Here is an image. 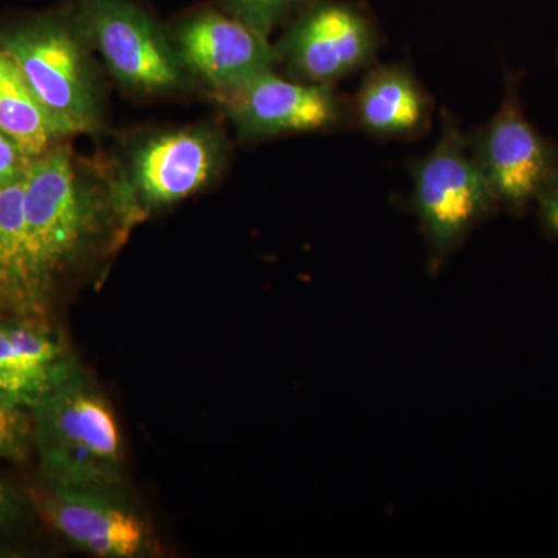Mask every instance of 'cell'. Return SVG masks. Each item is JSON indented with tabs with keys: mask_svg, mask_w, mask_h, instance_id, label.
<instances>
[{
	"mask_svg": "<svg viewBox=\"0 0 558 558\" xmlns=\"http://www.w3.org/2000/svg\"><path fill=\"white\" fill-rule=\"evenodd\" d=\"M21 515V501L5 483L0 481V531Z\"/></svg>",
	"mask_w": 558,
	"mask_h": 558,
	"instance_id": "ffe728a7",
	"label": "cell"
},
{
	"mask_svg": "<svg viewBox=\"0 0 558 558\" xmlns=\"http://www.w3.org/2000/svg\"><path fill=\"white\" fill-rule=\"evenodd\" d=\"M32 160L10 135L0 131V189L24 179Z\"/></svg>",
	"mask_w": 558,
	"mask_h": 558,
	"instance_id": "ac0fdd59",
	"label": "cell"
},
{
	"mask_svg": "<svg viewBox=\"0 0 558 558\" xmlns=\"http://www.w3.org/2000/svg\"><path fill=\"white\" fill-rule=\"evenodd\" d=\"M523 70H505V94L495 116L468 135L470 150L499 207L523 215L558 170V146L543 137L524 109Z\"/></svg>",
	"mask_w": 558,
	"mask_h": 558,
	"instance_id": "8992f818",
	"label": "cell"
},
{
	"mask_svg": "<svg viewBox=\"0 0 558 558\" xmlns=\"http://www.w3.org/2000/svg\"><path fill=\"white\" fill-rule=\"evenodd\" d=\"M120 165L53 146L24 175V226L33 289L47 312L61 279L113 252L145 219Z\"/></svg>",
	"mask_w": 558,
	"mask_h": 558,
	"instance_id": "6da1fadb",
	"label": "cell"
},
{
	"mask_svg": "<svg viewBox=\"0 0 558 558\" xmlns=\"http://www.w3.org/2000/svg\"><path fill=\"white\" fill-rule=\"evenodd\" d=\"M535 205L538 208V218L543 229L558 242V170L550 175L548 182L539 191Z\"/></svg>",
	"mask_w": 558,
	"mask_h": 558,
	"instance_id": "d6986e66",
	"label": "cell"
},
{
	"mask_svg": "<svg viewBox=\"0 0 558 558\" xmlns=\"http://www.w3.org/2000/svg\"><path fill=\"white\" fill-rule=\"evenodd\" d=\"M33 446L49 486L119 495L123 440L112 407L83 369L31 411Z\"/></svg>",
	"mask_w": 558,
	"mask_h": 558,
	"instance_id": "3957f363",
	"label": "cell"
},
{
	"mask_svg": "<svg viewBox=\"0 0 558 558\" xmlns=\"http://www.w3.org/2000/svg\"><path fill=\"white\" fill-rule=\"evenodd\" d=\"M226 135L215 124L150 134L120 165L140 209L148 216L199 193L227 163Z\"/></svg>",
	"mask_w": 558,
	"mask_h": 558,
	"instance_id": "9c48e42d",
	"label": "cell"
},
{
	"mask_svg": "<svg viewBox=\"0 0 558 558\" xmlns=\"http://www.w3.org/2000/svg\"><path fill=\"white\" fill-rule=\"evenodd\" d=\"M413 204L429 250L439 266L476 223L498 208L497 197L470 150L468 135L450 110L440 117L438 142L411 163Z\"/></svg>",
	"mask_w": 558,
	"mask_h": 558,
	"instance_id": "277c9868",
	"label": "cell"
},
{
	"mask_svg": "<svg viewBox=\"0 0 558 558\" xmlns=\"http://www.w3.org/2000/svg\"><path fill=\"white\" fill-rule=\"evenodd\" d=\"M183 68L209 94H222L277 69V46L222 9H201L168 28Z\"/></svg>",
	"mask_w": 558,
	"mask_h": 558,
	"instance_id": "30bf717a",
	"label": "cell"
},
{
	"mask_svg": "<svg viewBox=\"0 0 558 558\" xmlns=\"http://www.w3.org/2000/svg\"><path fill=\"white\" fill-rule=\"evenodd\" d=\"M39 502L51 526L90 556L135 558L150 548L148 526L119 495L49 486Z\"/></svg>",
	"mask_w": 558,
	"mask_h": 558,
	"instance_id": "8fae6325",
	"label": "cell"
},
{
	"mask_svg": "<svg viewBox=\"0 0 558 558\" xmlns=\"http://www.w3.org/2000/svg\"><path fill=\"white\" fill-rule=\"evenodd\" d=\"M80 369L46 317L0 318V403L32 411Z\"/></svg>",
	"mask_w": 558,
	"mask_h": 558,
	"instance_id": "7c38bea8",
	"label": "cell"
},
{
	"mask_svg": "<svg viewBox=\"0 0 558 558\" xmlns=\"http://www.w3.org/2000/svg\"><path fill=\"white\" fill-rule=\"evenodd\" d=\"M311 0H219L220 9L263 35L289 22Z\"/></svg>",
	"mask_w": 558,
	"mask_h": 558,
	"instance_id": "2e32d148",
	"label": "cell"
},
{
	"mask_svg": "<svg viewBox=\"0 0 558 558\" xmlns=\"http://www.w3.org/2000/svg\"><path fill=\"white\" fill-rule=\"evenodd\" d=\"M556 57H557V64H558V43H557V51H556Z\"/></svg>",
	"mask_w": 558,
	"mask_h": 558,
	"instance_id": "44dd1931",
	"label": "cell"
},
{
	"mask_svg": "<svg viewBox=\"0 0 558 558\" xmlns=\"http://www.w3.org/2000/svg\"><path fill=\"white\" fill-rule=\"evenodd\" d=\"M92 50L124 89L140 95L186 90L183 68L168 28L134 0H75L72 3Z\"/></svg>",
	"mask_w": 558,
	"mask_h": 558,
	"instance_id": "5b68a950",
	"label": "cell"
},
{
	"mask_svg": "<svg viewBox=\"0 0 558 558\" xmlns=\"http://www.w3.org/2000/svg\"><path fill=\"white\" fill-rule=\"evenodd\" d=\"M211 98L227 113L242 142L351 128L349 98L337 94L333 86L284 78L275 69Z\"/></svg>",
	"mask_w": 558,
	"mask_h": 558,
	"instance_id": "ba28073f",
	"label": "cell"
},
{
	"mask_svg": "<svg viewBox=\"0 0 558 558\" xmlns=\"http://www.w3.org/2000/svg\"><path fill=\"white\" fill-rule=\"evenodd\" d=\"M435 101L405 64H373L349 98L351 128L380 140H414L432 128Z\"/></svg>",
	"mask_w": 558,
	"mask_h": 558,
	"instance_id": "4fadbf2b",
	"label": "cell"
},
{
	"mask_svg": "<svg viewBox=\"0 0 558 558\" xmlns=\"http://www.w3.org/2000/svg\"><path fill=\"white\" fill-rule=\"evenodd\" d=\"M0 131L10 135L31 159L70 138L40 105L13 60L0 47Z\"/></svg>",
	"mask_w": 558,
	"mask_h": 558,
	"instance_id": "9a60e30c",
	"label": "cell"
},
{
	"mask_svg": "<svg viewBox=\"0 0 558 558\" xmlns=\"http://www.w3.org/2000/svg\"><path fill=\"white\" fill-rule=\"evenodd\" d=\"M0 47L70 137L100 130L105 89L73 5L0 28Z\"/></svg>",
	"mask_w": 558,
	"mask_h": 558,
	"instance_id": "7a4b0ae2",
	"label": "cell"
},
{
	"mask_svg": "<svg viewBox=\"0 0 558 558\" xmlns=\"http://www.w3.org/2000/svg\"><path fill=\"white\" fill-rule=\"evenodd\" d=\"M381 43L379 25L363 3L311 0L275 46L292 78L333 86L376 64Z\"/></svg>",
	"mask_w": 558,
	"mask_h": 558,
	"instance_id": "52a82bcc",
	"label": "cell"
},
{
	"mask_svg": "<svg viewBox=\"0 0 558 558\" xmlns=\"http://www.w3.org/2000/svg\"><path fill=\"white\" fill-rule=\"evenodd\" d=\"M33 446V417L25 409L0 403V458L21 462Z\"/></svg>",
	"mask_w": 558,
	"mask_h": 558,
	"instance_id": "e0dca14e",
	"label": "cell"
},
{
	"mask_svg": "<svg viewBox=\"0 0 558 558\" xmlns=\"http://www.w3.org/2000/svg\"><path fill=\"white\" fill-rule=\"evenodd\" d=\"M0 311L46 317L33 289L24 226V179L0 189Z\"/></svg>",
	"mask_w": 558,
	"mask_h": 558,
	"instance_id": "5bb4252c",
	"label": "cell"
}]
</instances>
